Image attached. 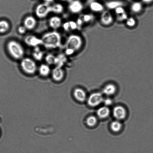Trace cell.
I'll return each mask as SVG.
<instances>
[{"label": "cell", "instance_id": "1", "mask_svg": "<svg viewBox=\"0 0 153 153\" xmlns=\"http://www.w3.org/2000/svg\"><path fill=\"white\" fill-rule=\"evenodd\" d=\"M42 45L48 49L58 48L61 44L60 34L56 31H50L44 34L41 38Z\"/></svg>", "mask_w": 153, "mask_h": 153}, {"label": "cell", "instance_id": "2", "mask_svg": "<svg viewBox=\"0 0 153 153\" xmlns=\"http://www.w3.org/2000/svg\"><path fill=\"white\" fill-rule=\"evenodd\" d=\"M82 45V40L80 36L73 34L67 39L65 43V54L68 56L74 54L80 49Z\"/></svg>", "mask_w": 153, "mask_h": 153}, {"label": "cell", "instance_id": "3", "mask_svg": "<svg viewBox=\"0 0 153 153\" xmlns=\"http://www.w3.org/2000/svg\"><path fill=\"white\" fill-rule=\"evenodd\" d=\"M7 49L9 55L16 60L22 59L25 54L23 46L16 40H10L7 43Z\"/></svg>", "mask_w": 153, "mask_h": 153}, {"label": "cell", "instance_id": "4", "mask_svg": "<svg viewBox=\"0 0 153 153\" xmlns=\"http://www.w3.org/2000/svg\"><path fill=\"white\" fill-rule=\"evenodd\" d=\"M20 66L22 71L29 75L35 74L38 69L35 61L28 57L24 58L21 59Z\"/></svg>", "mask_w": 153, "mask_h": 153}, {"label": "cell", "instance_id": "5", "mask_svg": "<svg viewBox=\"0 0 153 153\" xmlns=\"http://www.w3.org/2000/svg\"><path fill=\"white\" fill-rule=\"evenodd\" d=\"M51 13V6L45 2L39 4L35 10L36 16L40 19L46 18Z\"/></svg>", "mask_w": 153, "mask_h": 153}, {"label": "cell", "instance_id": "6", "mask_svg": "<svg viewBox=\"0 0 153 153\" xmlns=\"http://www.w3.org/2000/svg\"><path fill=\"white\" fill-rule=\"evenodd\" d=\"M102 93L97 92L91 94L87 99V103L91 107L98 106L103 103L104 98Z\"/></svg>", "mask_w": 153, "mask_h": 153}, {"label": "cell", "instance_id": "7", "mask_svg": "<svg viewBox=\"0 0 153 153\" xmlns=\"http://www.w3.org/2000/svg\"><path fill=\"white\" fill-rule=\"evenodd\" d=\"M112 114L115 119L121 121L125 119L127 116V112L125 108L122 106H115L112 111Z\"/></svg>", "mask_w": 153, "mask_h": 153}, {"label": "cell", "instance_id": "8", "mask_svg": "<svg viewBox=\"0 0 153 153\" xmlns=\"http://www.w3.org/2000/svg\"><path fill=\"white\" fill-rule=\"evenodd\" d=\"M24 40L25 44L31 47L35 48L42 45L41 39L34 35H27L25 37Z\"/></svg>", "mask_w": 153, "mask_h": 153}, {"label": "cell", "instance_id": "9", "mask_svg": "<svg viewBox=\"0 0 153 153\" xmlns=\"http://www.w3.org/2000/svg\"><path fill=\"white\" fill-rule=\"evenodd\" d=\"M52 79L55 82H59L63 80L65 76V72L62 67L56 66L51 72Z\"/></svg>", "mask_w": 153, "mask_h": 153}, {"label": "cell", "instance_id": "10", "mask_svg": "<svg viewBox=\"0 0 153 153\" xmlns=\"http://www.w3.org/2000/svg\"><path fill=\"white\" fill-rule=\"evenodd\" d=\"M83 4L79 0H72L70 2L68 6V9L70 11L74 14L80 13L83 10Z\"/></svg>", "mask_w": 153, "mask_h": 153}, {"label": "cell", "instance_id": "11", "mask_svg": "<svg viewBox=\"0 0 153 153\" xmlns=\"http://www.w3.org/2000/svg\"><path fill=\"white\" fill-rule=\"evenodd\" d=\"M37 24L36 19L32 16H27L24 19L23 25L28 30L34 29L36 26Z\"/></svg>", "mask_w": 153, "mask_h": 153}, {"label": "cell", "instance_id": "12", "mask_svg": "<svg viewBox=\"0 0 153 153\" xmlns=\"http://www.w3.org/2000/svg\"><path fill=\"white\" fill-rule=\"evenodd\" d=\"M73 94L75 100L80 102L85 101L88 98L85 91L80 88H75L73 91Z\"/></svg>", "mask_w": 153, "mask_h": 153}, {"label": "cell", "instance_id": "13", "mask_svg": "<svg viewBox=\"0 0 153 153\" xmlns=\"http://www.w3.org/2000/svg\"><path fill=\"white\" fill-rule=\"evenodd\" d=\"M113 17L110 12L106 10L103 12L100 17V22L103 25H110L113 22Z\"/></svg>", "mask_w": 153, "mask_h": 153}, {"label": "cell", "instance_id": "14", "mask_svg": "<svg viewBox=\"0 0 153 153\" xmlns=\"http://www.w3.org/2000/svg\"><path fill=\"white\" fill-rule=\"evenodd\" d=\"M49 25L51 28L56 30L61 27L62 25V21L59 16H52L49 19Z\"/></svg>", "mask_w": 153, "mask_h": 153}, {"label": "cell", "instance_id": "15", "mask_svg": "<svg viewBox=\"0 0 153 153\" xmlns=\"http://www.w3.org/2000/svg\"><path fill=\"white\" fill-rule=\"evenodd\" d=\"M117 88L115 85L113 84H108L103 88L102 94L108 97L114 95L116 93Z\"/></svg>", "mask_w": 153, "mask_h": 153}, {"label": "cell", "instance_id": "16", "mask_svg": "<svg viewBox=\"0 0 153 153\" xmlns=\"http://www.w3.org/2000/svg\"><path fill=\"white\" fill-rule=\"evenodd\" d=\"M110 112L109 108L105 106L99 108L97 111V113L98 118L100 119H105L109 116Z\"/></svg>", "mask_w": 153, "mask_h": 153}, {"label": "cell", "instance_id": "17", "mask_svg": "<svg viewBox=\"0 0 153 153\" xmlns=\"http://www.w3.org/2000/svg\"><path fill=\"white\" fill-rule=\"evenodd\" d=\"M39 74L43 77H46L49 75L51 72L50 66L47 64H41L38 69Z\"/></svg>", "mask_w": 153, "mask_h": 153}, {"label": "cell", "instance_id": "18", "mask_svg": "<svg viewBox=\"0 0 153 153\" xmlns=\"http://www.w3.org/2000/svg\"><path fill=\"white\" fill-rule=\"evenodd\" d=\"M32 56L36 61H41L44 57V53L39 46L34 48L32 53Z\"/></svg>", "mask_w": 153, "mask_h": 153}, {"label": "cell", "instance_id": "19", "mask_svg": "<svg viewBox=\"0 0 153 153\" xmlns=\"http://www.w3.org/2000/svg\"><path fill=\"white\" fill-rule=\"evenodd\" d=\"M62 27L64 30L66 31L75 30L78 28L76 22L73 21L65 22L63 24Z\"/></svg>", "mask_w": 153, "mask_h": 153}, {"label": "cell", "instance_id": "20", "mask_svg": "<svg viewBox=\"0 0 153 153\" xmlns=\"http://www.w3.org/2000/svg\"><path fill=\"white\" fill-rule=\"evenodd\" d=\"M90 8L92 11L99 13L103 11L104 7L100 3L96 1H93L90 4Z\"/></svg>", "mask_w": 153, "mask_h": 153}, {"label": "cell", "instance_id": "21", "mask_svg": "<svg viewBox=\"0 0 153 153\" xmlns=\"http://www.w3.org/2000/svg\"><path fill=\"white\" fill-rule=\"evenodd\" d=\"M124 3L118 1H108L106 4V6L110 10H115L117 7H123Z\"/></svg>", "mask_w": 153, "mask_h": 153}, {"label": "cell", "instance_id": "22", "mask_svg": "<svg viewBox=\"0 0 153 153\" xmlns=\"http://www.w3.org/2000/svg\"><path fill=\"white\" fill-rule=\"evenodd\" d=\"M122 124L121 123L120 121L116 120L114 121L111 123L110 128L112 131L115 133L119 132L120 131L122 128Z\"/></svg>", "mask_w": 153, "mask_h": 153}, {"label": "cell", "instance_id": "23", "mask_svg": "<svg viewBox=\"0 0 153 153\" xmlns=\"http://www.w3.org/2000/svg\"><path fill=\"white\" fill-rule=\"evenodd\" d=\"M10 28V25L8 21L5 20L0 21V34L5 33Z\"/></svg>", "mask_w": 153, "mask_h": 153}, {"label": "cell", "instance_id": "24", "mask_svg": "<svg viewBox=\"0 0 153 153\" xmlns=\"http://www.w3.org/2000/svg\"><path fill=\"white\" fill-rule=\"evenodd\" d=\"M51 13L56 14H60L63 13L64 10L63 6L60 4H56L51 6Z\"/></svg>", "mask_w": 153, "mask_h": 153}, {"label": "cell", "instance_id": "25", "mask_svg": "<svg viewBox=\"0 0 153 153\" xmlns=\"http://www.w3.org/2000/svg\"><path fill=\"white\" fill-rule=\"evenodd\" d=\"M67 58L65 55L62 54H60L56 56V63L55 65L56 66L62 67L64 64L66 62Z\"/></svg>", "mask_w": 153, "mask_h": 153}, {"label": "cell", "instance_id": "26", "mask_svg": "<svg viewBox=\"0 0 153 153\" xmlns=\"http://www.w3.org/2000/svg\"><path fill=\"white\" fill-rule=\"evenodd\" d=\"M143 8L142 4L140 2H134L132 4L131 6V11L134 13H140L142 11Z\"/></svg>", "mask_w": 153, "mask_h": 153}, {"label": "cell", "instance_id": "27", "mask_svg": "<svg viewBox=\"0 0 153 153\" xmlns=\"http://www.w3.org/2000/svg\"><path fill=\"white\" fill-rule=\"evenodd\" d=\"M45 60L46 64L48 65H55L56 63V56L52 54V53H49L48 54L45 58Z\"/></svg>", "mask_w": 153, "mask_h": 153}, {"label": "cell", "instance_id": "28", "mask_svg": "<svg viewBox=\"0 0 153 153\" xmlns=\"http://www.w3.org/2000/svg\"><path fill=\"white\" fill-rule=\"evenodd\" d=\"M97 117L94 116H90L87 118L86 123L87 125L90 127H94L97 125Z\"/></svg>", "mask_w": 153, "mask_h": 153}, {"label": "cell", "instance_id": "29", "mask_svg": "<svg viewBox=\"0 0 153 153\" xmlns=\"http://www.w3.org/2000/svg\"><path fill=\"white\" fill-rule=\"evenodd\" d=\"M81 17L82 18L84 24L90 23V22H92L94 19V16L91 14H85L82 16Z\"/></svg>", "mask_w": 153, "mask_h": 153}, {"label": "cell", "instance_id": "30", "mask_svg": "<svg viewBox=\"0 0 153 153\" xmlns=\"http://www.w3.org/2000/svg\"><path fill=\"white\" fill-rule=\"evenodd\" d=\"M136 24V21L134 18L129 17L127 19L126 21V25L128 27H132L135 25Z\"/></svg>", "mask_w": 153, "mask_h": 153}, {"label": "cell", "instance_id": "31", "mask_svg": "<svg viewBox=\"0 0 153 153\" xmlns=\"http://www.w3.org/2000/svg\"><path fill=\"white\" fill-rule=\"evenodd\" d=\"M117 20L120 22H122L124 20H127L128 19V16H127L126 13H123L122 14L118 15L117 16Z\"/></svg>", "mask_w": 153, "mask_h": 153}, {"label": "cell", "instance_id": "32", "mask_svg": "<svg viewBox=\"0 0 153 153\" xmlns=\"http://www.w3.org/2000/svg\"><path fill=\"white\" fill-rule=\"evenodd\" d=\"M115 14L116 16H118L126 13L125 10L123 7H117L115 10Z\"/></svg>", "mask_w": 153, "mask_h": 153}, {"label": "cell", "instance_id": "33", "mask_svg": "<svg viewBox=\"0 0 153 153\" xmlns=\"http://www.w3.org/2000/svg\"><path fill=\"white\" fill-rule=\"evenodd\" d=\"M103 103H104L105 106L108 107V106L111 105L112 103H113V101H112L111 99L108 97V98L104 99Z\"/></svg>", "mask_w": 153, "mask_h": 153}, {"label": "cell", "instance_id": "34", "mask_svg": "<svg viewBox=\"0 0 153 153\" xmlns=\"http://www.w3.org/2000/svg\"><path fill=\"white\" fill-rule=\"evenodd\" d=\"M27 29L24 25L20 26L18 27V31L19 34H24L26 33Z\"/></svg>", "mask_w": 153, "mask_h": 153}, {"label": "cell", "instance_id": "35", "mask_svg": "<svg viewBox=\"0 0 153 153\" xmlns=\"http://www.w3.org/2000/svg\"><path fill=\"white\" fill-rule=\"evenodd\" d=\"M76 22V24H77L78 28H80L84 24L83 21L81 17L78 19Z\"/></svg>", "mask_w": 153, "mask_h": 153}, {"label": "cell", "instance_id": "36", "mask_svg": "<svg viewBox=\"0 0 153 153\" xmlns=\"http://www.w3.org/2000/svg\"><path fill=\"white\" fill-rule=\"evenodd\" d=\"M143 2L145 4H149L153 1V0H142Z\"/></svg>", "mask_w": 153, "mask_h": 153}, {"label": "cell", "instance_id": "37", "mask_svg": "<svg viewBox=\"0 0 153 153\" xmlns=\"http://www.w3.org/2000/svg\"><path fill=\"white\" fill-rule=\"evenodd\" d=\"M45 1V3H47V4H49L50 3H51L54 0H44Z\"/></svg>", "mask_w": 153, "mask_h": 153}, {"label": "cell", "instance_id": "38", "mask_svg": "<svg viewBox=\"0 0 153 153\" xmlns=\"http://www.w3.org/2000/svg\"><path fill=\"white\" fill-rule=\"evenodd\" d=\"M61 1H66V2H71L72 0H61Z\"/></svg>", "mask_w": 153, "mask_h": 153}]
</instances>
